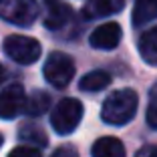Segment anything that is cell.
Returning <instances> with one entry per match:
<instances>
[{"mask_svg":"<svg viewBox=\"0 0 157 157\" xmlns=\"http://www.w3.org/2000/svg\"><path fill=\"white\" fill-rule=\"evenodd\" d=\"M137 105L139 99L133 89H119L105 99L101 109V119L107 125H115V127L127 125L137 113Z\"/></svg>","mask_w":157,"mask_h":157,"instance_id":"obj_1","label":"cell"},{"mask_svg":"<svg viewBox=\"0 0 157 157\" xmlns=\"http://www.w3.org/2000/svg\"><path fill=\"white\" fill-rule=\"evenodd\" d=\"M81 119H83V103L78 99L67 97V99H60L55 105L51 115V125L55 129V133L71 135L78 127Z\"/></svg>","mask_w":157,"mask_h":157,"instance_id":"obj_2","label":"cell"},{"mask_svg":"<svg viewBox=\"0 0 157 157\" xmlns=\"http://www.w3.org/2000/svg\"><path fill=\"white\" fill-rule=\"evenodd\" d=\"M38 12L36 0H0V18L16 26H33Z\"/></svg>","mask_w":157,"mask_h":157,"instance_id":"obj_3","label":"cell"},{"mask_svg":"<svg viewBox=\"0 0 157 157\" xmlns=\"http://www.w3.org/2000/svg\"><path fill=\"white\" fill-rule=\"evenodd\" d=\"M42 73H44V78L52 87L65 89L75 77V63L65 52H52V55L46 59Z\"/></svg>","mask_w":157,"mask_h":157,"instance_id":"obj_4","label":"cell"},{"mask_svg":"<svg viewBox=\"0 0 157 157\" xmlns=\"http://www.w3.org/2000/svg\"><path fill=\"white\" fill-rule=\"evenodd\" d=\"M4 52L18 65H33L40 56V42L30 36L10 34L4 40Z\"/></svg>","mask_w":157,"mask_h":157,"instance_id":"obj_5","label":"cell"},{"mask_svg":"<svg viewBox=\"0 0 157 157\" xmlns=\"http://www.w3.org/2000/svg\"><path fill=\"white\" fill-rule=\"evenodd\" d=\"M26 107V95L20 83H12L0 93V119H14Z\"/></svg>","mask_w":157,"mask_h":157,"instance_id":"obj_6","label":"cell"},{"mask_svg":"<svg viewBox=\"0 0 157 157\" xmlns=\"http://www.w3.org/2000/svg\"><path fill=\"white\" fill-rule=\"evenodd\" d=\"M73 10L63 0H44L42 2V22L48 30H60L71 22Z\"/></svg>","mask_w":157,"mask_h":157,"instance_id":"obj_7","label":"cell"},{"mask_svg":"<svg viewBox=\"0 0 157 157\" xmlns=\"http://www.w3.org/2000/svg\"><path fill=\"white\" fill-rule=\"evenodd\" d=\"M121 36H123V30L117 22H105L101 26H97L89 36V42H91L93 48H99V51H111L121 42Z\"/></svg>","mask_w":157,"mask_h":157,"instance_id":"obj_8","label":"cell"},{"mask_svg":"<svg viewBox=\"0 0 157 157\" xmlns=\"http://www.w3.org/2000/svg\"><path fill=\"white\" fill-rule=\"evenodd\" d=\"M123 6H125V0H89L83 8V16L87 20L105 18V16L121 12Z\"/></svg>","mask_w":157,"mask_h":157,"instance_id":"obj_9","label":"cell"},{"mask_svg":"<svg viewBox=\"0 0 157 157\" xmlns=\"http://www.w3.org/2000/svg\"><path fill=\"white\" fill-rule=\"evenodd\" d=\"M137 46H139L141 59H143L147 65L157 67V26L145 30V33L141 34V38H139Z\"/></svg>","mask_w":157,"mask_h":157,"instance_id":"obj_10","label":"cell"},{"mask_svg":"<svg viewBox=\"0 0 157 157\" xmlns=\"http://www.w3.org/2000/svg\"><path fill=\"white\" fill-rule=\"evenodd\" d=\"M93 157H125V145L117 137H101L93 143Z\"/></svg>","mask_w":157,"mask_h":157,"instance_id":"obj_11","label":"cell"},{"mask_svg":"<svg viewBox=\"0 0 157 157\" xmlns=\"http://www.w3.org/2000/svg\"><path fill=\"white\" fill-rule=\"evenodd\" d=\"M133 26H143L157 18V0H135L133 6Z\"/></svg>","mask_w":157,"mask_h":157,"instance_id":"obj_12","label":"cell"},{"mask_svg":"<svg viewBox=\"0 0 157 157\" xmlns=\"http://www.w3.org/2000/svg\"><path fill=\"white\" fill-rule=\"evenodd\" d=\"M111 85V75L107 73V71H91L87 73L83 78H81V91H87V93H97V91H103Z\"/></svg>","mask_w":157,"mask_h":157,"instance_id":"obj_13","label":"cell"},{"mask_svg":"<svg viewBox=\"0 0 157 157\" xmlns=\"http://www.w3.org/2000/svg\"><path fill=\"white\" fill-rule=\"evenodd\" d=\"M48 107H51V97H48L44 91H34L33 95L26 99L24 113H26L28 117H38V115L48 111Z\"/></svg>","mask_w":157,"mask_h":157,"instance_id":"obj_14","label":"cell"},{"mask_svg":"<svg viewBox=\"0 0 157 157\" xmlns=\"http://www.w3.org/2000/svg\"><path fill=\"white\" fill-rule=\"evenodd\" d=\"M20 139H22V141H28V143L40 145V147L46 145L44 131H42L40 127H36V125H26V127H22V129H20Z\"/></svg>","mask_w":157,"mask_h":157,"instance_id":"obj_15","label":"cell"},{"mask_svg":"<svg viewBox=\"0 0 157 157\" xmlns=\"http://www.w3.org/2000/svg\"><path fill=\"white\" fill-rule=\"evenodd\" d=\"M145 119H147V125L151 129H157V83L149 91V103H147V115H145Z\"/></svg>","mask_w":157,"mask_h":157,"instance_id":"obj_16","label":"cell"},{"mask_svg":"<svg viewBox=\"0 0 157 157\" xmlns=\"http://www.w3.org/2000/svg\"><path fill=\"white\" fill-rule=\"evenodd\" d=\"M8 157H38V151L34 147H16L8 153Z\"/></svg>","mask_w":157,"mask_h":157,"instance_id":"obj_17","label":"cell"},{"mask_svg":"<svg viewBox=\"0 0 157 157\" xmlns=\"http://www.w3.org/2000/svg\"><path fill=\"white\" fill-rule=\"evenodd\" d=\"M135 157H157V145H145V147H141L135 153Z\"/></svg>","mask_w":157,"mask_h":157,"instance_id":"obj_18","label":"cell"},{"mask_svg":"<svg viewBox=\"0 0 157 157\" xmlns=\"http://www.w3.org/2000/svg\"><path fill=\"white\" fill-rule=\"evenodd\" d=\"M52 157H78V153L73 147H59L52 153Z\"/></svg>","mask_w":157,"mask_h":157,"instance_id":"obj_19","label":"cell"},{"mask_svg":"<svg viewBox=\"0 0 157 157\" xmlns=\"http://www.w3.org/2000/svg\"><path fill=\"white\" fill-rule=\"evenodd\" d=\"M2 78H4V71H2V65H0V85H2Z\"/></svg>","mask_w":157,"mask_h":157,"instance_id":"obj_20","label":"cell"},{"mask_svg":"<svg viewBox=\"0 0 157 157\" xmlns=\"http://www.w3.org/2000/svg\"><path fill=\"white\" fill-rule=\"evenodd\" d=\"M0 147H2V135H0Z\"/></svg>","mask_w":157,"mask_h":157,"instance_id":"obj_21","label":"cell"}]
</instances>
